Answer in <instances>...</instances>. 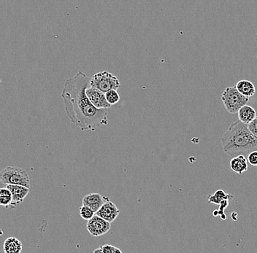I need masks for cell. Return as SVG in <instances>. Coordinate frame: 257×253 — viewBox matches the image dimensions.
Segmentation results:
<instances>
[{
  "label": "cell",
  "instance_id": "obj_1",
  "mask_svg": "<svg viewBox=\"0 0 257 253\" xmlns=\"http://www.w3.org/2000/svg\"><path fill=\"white\" fill-rule=\"evenodd\" d=\"M91 86V78L82 72L67 79L61 92L66 115L82 131L91 130L108 124L107 109H98L91 102L86 89Z\"/></svg>",
  "mask_w": 257,
  "mask_h": 253
},
{
  "label": "cell",
  "instance_id": "obj_2",
  "mask_svg": "<svg viewBox=\"0 0 257 253\" xmlns=\"http://www.w3.org/2000/svg\"><path fill=\"white\" fill-rule=\"evenodd\" d=\"M221 141L224 152L231 156L257 151V137L249 131L248 124L240 120L231 124Z\"/></svg>",
  "mask_w": 257,
  "mask_h": 253
},
{
  "label": "cell",
  "instance_id": "obj_3",
  "mask_svg": "<svg viewBox=\"0 0 257 253\" xmlns=\"http://www.w3.org/2000/svg\"><path fill=\"white\" fill-rule=\"evenodd\" d=\"M222 100L227 111L230 114H235L238 113L243 106L247 104L249 97L240 94L235 86L228 87L222 94Z\"/></svg>",
  "mask_w": 257,
  "mask_h": 253
},
{
  "label": "cell",
  "instance_id": "obj_4",
  "mask_svg": "<svg viewBox=\"0 0 257 253\" xmlns=\"http://www.w3.org/2000/svg\"><path fill=\"white\" fill-rule=\"evenodd\" d=\"M1 185H23L30 188V179L25 169L19 167H7L0 172Z\"/></svg>",
  "mask_w": 257,
  "mask_h": 253
},
{
  "label": "cell",
  "instance_id": "obj_5",
  "mask_svg": "<svg viewBox=\"0 0 257 253\" xmlns=\"http://www.w3.org/2000/svg\"><path fill=\"white\" fill-rule=\"evenodd\" d=\"M91 86L107 93L110 90H118L121 87L119 80L111 73L107 71L94 75L91 78Z\"/></svg>",
  "mask_w": 257,
  "mask_h": 253
},
{
  "label": "cell",
  "instance_id": "obj_6",
  "mask_svg": "<svg viewBox=\"0 0 257 253\" xmlns=\"http://www.w3.org/2000/svg\"><path fill=\"white\" fill-rule=\"evenodd\" d=\"M111 223L96 215L88 221L86 228L91 236H100L109 231L111 227Z\"/></svg>",
  "mask_w": 257,
  "mask_h": 253
},
{
  "label": "cell",
  "instance_id": "obj_7",
  "mask_svg": "<svg viewBox=\"0 0 257 253\" xmlns=\"http://www.w3.org/2000/svg\"><path fill=\"white\" fill-rule=\"evenodd\" d=\"M86 94L91 102L98 109H108L111 104L108 103L105 93L94 87L90 86L86 89Z\"/></svg>",
  "mask_w": 257,
  "mask_h": 253
},
{
  "label": "cell",
  "instance_id": "obj_8",
  "mask_svg": "<svg viewBox=\"0 0 257 253\" xmlns=\"http://www.w3.org/2000/svg\"><path fill=\"white\" fill-rule=\"evenodd\" d=\"M119 209L117 208L116 205L114 204L110 200L106 201L100 209L96 212V215L101 217L108 222L112 223L116 219L119 215Z\"/></svg>",
  "mask_w": 257,
  "mask_h": 253
},
{
  "label": "cell",
  "instance_id": "obj_9",
  "mask_svg": "<svg viewBox=\"0 0 257 253\" xmlns=\"http://www.w3.org/2000/svg\"><path fill=\"white\" fill-rule=\"evenodd\" d=\"M6 188H8L11 191L13 195V202H12L10 208L15 209L18 205L20 204L25 198L28 195L30 191V188L19 185H4Z\"/></svg>",
  "mask_w": 257,
  "mask_h": 253
},
{
  "label": "cell",
  "instance_id": "obj_10",
  "mask_svg": "<svg viewBox=\"0 0 257 253\" xmlns=\"http://www.w3.org/2000/svg\"><path fill=\"white\" fill-rule=\"evenodd\" d=\"M108 200H110L109 198L102 197L100 194H89L84 197L82 204L89 206L96 213Z\"/></svg>",
  "mask_w": 257,
  "mask_h": 253
},
{
  "label": "cell",
  "instance_id": "obj_11",
  "mask_svg": "<svg viewBox=\"0 0 257 253\" xmlns=\"http://www.w3.org/2000/svg\"><path fill=\"white\" fill-rule=\"evenodd\" d=\"M248 160L243 155H238L234 157L229 161V167L233 172L242 175L248 170Z\"/></svg>",
  "mask_w": 257,
  "mask_h": 253
},
{
  "label": "cell",
  "instance_id": "obj_12",
  "mask_svg": "<svg viewBox=\"0 0 257 253\" xmlns=\"http://www.w3.org/2000/svg\"><path fill=\"white\" fill-rule=\"evenodd\" d=\"M237 114H238L239 120L246 124H249V123L252 122L257 117V113L255 109L251 106L247 105V104L243 106L239 110Z\"/></svg>",
  "mask_w": 257,
  "mask_h": 253
},
{
  "label": "cell",
  "instance_id": "obj_13",
  "mask_svg": "<svg viewBox=\"0 0 257 253\" xmlns=\"http://www.w3.org/2000/svg\"><path fill=\"white\" fill-rule=\"evenodd\" d=\"M22 243L16 237H9L4 241L3 251L5 253H20L22 251Z\"/></svg>",
  "mask_w": 257,
  "mask_h": 253
},
{
  "label": "cell",
  "instance_id": "obj_14",
  "mask_svg": "<svg viewBox=\"0 0 257 253\" xmlns=\"http://www.w3.org/2000/svg\"><path fill=\"white\" fill-rule=\"evenodd\" d=\"M235 87L238 90L239 92L245 97H252L256 93V88H255V85L252 82L249 81V80H240L236 84Z\"/></svg>",
  "mask_w": 257,
  "mask_h": 253
},
{
  "label": "cell",
  "instance_id": "obj_15",
  "mask_svg": "<svg viewBox=\"0 0 257 253\" xmlns=\"http://www.w3.org/2000/svg\"><path fill=\"white\" fill-rule=\"evenodd\" d=\"M232 199L233 196L231 194H226L223 190H218L213 195L208 196L207 201L209 203L219 205V203L225 199L231 201Z\"/></svg>",
  "mask_w": 257,
  "mask_h": 253
},
{
  "label": "cell",
  "instance_id": "obj_16",
  "mask_svg": "<svg viewBox=\"0 0 257 253\" xmlns=\"http://www.w3.org/2000/svg\"><path fill=\"white\" fill-rule=\"evenodd\" d=\"M13 202V195L11 191L7 188H1L0 189V205L2 207L10 208Z\"/></svg>",
  "mask_w": 257,
  "mask_h": 253
},
{
  "label": "cell",
  "instance_id": "obj_17",
  "mask_svg": "<svg viewBox=\"0 0 257 253\" xmlns=\"http://www.w3.org/2000/svg\"><path fill=\"white\" fill-rule=\"evenodd\" d=\"M105 96H106V99L108 103L111 104V105H114V104H117L119 101L120 95L117 90H110L109 91L105 93Z\"/></svg>",
  "mask_w": 257,
  "mask_h": 253
},
{
  "label": "cell",
  "instance_id": "obj_18",
  "mask_svg": "<svg viewBox=\"0 0 257 253\" xmlns=\"http://www.w3.org/2000/svg\"><path fill=\"white\" fill-rule=\"evenodd\" d=\"M95 212L89 206H86V205H83L80 208V215L83 219L86 220V221H89L95 215Z\"/></svg>",
  "mask_w": 257,
  "mask_h": 253
},
{
  "label": "cell",
  "instance_id": "obj_19",
  "mask_svg": "<svg viewBox=\"0 0 257 253\" xmlns=\"http://www.w3.org/2000/svg\"><path fill=\"white\" fill-rule=\"evenodd\" d=\"M94 253H122V251L113 245H105L93 251Z\"/></svg>",
  "mask_w": 257,
  "mask_h": 253
},
{
  "label": "cell",
  "instance_id": "obj_20",
  "mask_svg": "<svg viewBox=\"0 0 257 253\" xmlns=\"http://www.w3.org/2000/svg\"><path fill=\"white\" fill-rule=\"evenodd\" d=\"M248 128H249L251 133L257 138V116L255 120L248 124Z\"/></svg>",
  "mask_w": 257,
  "mask_h": 253
},
{
  "label": "cell",
  "instance_id": "obj_21",
  "mask_svg": "<svg viewBox=\"0 0 257 253\" xmlns=\"http://www.w3.org/2000/svg\"><path fill=\"white\" fill-rule=\"evenodd\" d=\"M248 161L252 166L257 167V151L250 152L248 155Z\"/></svg>",
  "mask_w": 257,
  "mask_h": 253
}]
</instances>
